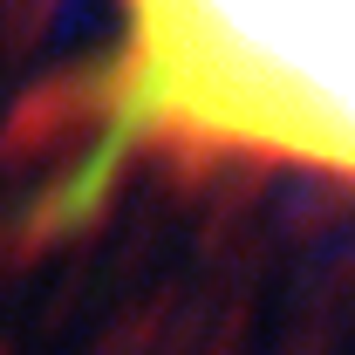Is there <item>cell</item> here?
<instances>
[{
	"instance_id": "cell-1",
	"label": "cell",
	"mask_w": 355,
	"mask_h": 355,
	"mask_svg": "<svg viewBox=\"0 0 355 355\" xmlns=\"http://www.w3.org/2000/svg\"><path fill=\"white\" fill-rule=\"evenodd\" d=\"M144 150L273 157L355 184V0H123L89 150L42 225H83Z\"/></svg>"
}]
</instances>
